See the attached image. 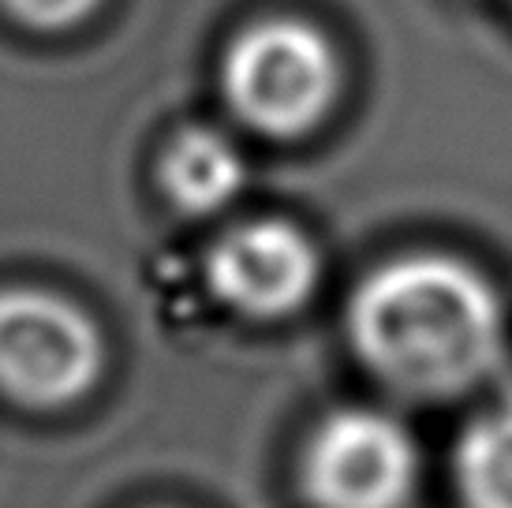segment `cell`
<instances>
[{
  "instance_id": "7",
  "label": "cell",
  "mask_w": 512,
  "mask_h": 508,
  "mask_svg": "<svg viewBox=\"0 0 512 508\" xmlns=\"http://www.w3.org/2000/svg\"><path fill=\"white\" fill-rule=\"evenodd\" d=\"M456 482L468 508H512V400H501L464 430Z\"/></svg>"
},
{
  "instance_id": "2",
  "label": "cell",
  "mask_w": 512,
  "mask_h": 508,
  "mask_svg": "<svg viewBox=\"0 0 512 508\" xmlns=\"http://www.w3.org/2000/svg\"><path fill=\"white\" fill-rule=\"evenodd\" d=\"M225 98L232 113L255 131L296 139L311 131L337 98V57L307 23H258L228 49Z\"/></svg>"
},
{
  "instance_id": "4",
  "label": "cell",
  "mask_w": 512,
  "mask_h": 508,
  "mask_svg": "<svg viewBox=\"0 0 512 508\" xmlns=\"http://www.w3.org/2000/svg\"><path fill=\"white\" fill-rule=\"evenodd\" d=\"M415 475L412 434L370 408L333 411L303 456V490L318 508H404Z\"/></svg>"
},
{
  "instance_id": "8",
  "label": "cell",
  "mask_w": 512,
  "mask_h": 508,
  "mask_svg": "<svg viewBox=\"0 0 512 508\" xmlns=\"http://www.w3.org/2000/svg\"><path fill=\"white\" fill-rule=\"evenodd\" d=\"M0 8L19 23L38 30H64L98 8V0H0Z\"/></svg>"
},
{
  "instance_id": "6",
  "label": "cell",
  "mask_w": 512,
  "mask_h": 508,
  "mask_svg": "<svg viewBox=\"0 0 512 508\" xmlns=\"http://www.w3.org/2000/svg\"><path fill=\"white\" fill-rule=\"evenodd\" d=\"M243 157L236 146L210 127H187L165 150L161 184L169 198L191 217L217 213L243 191Z\"/></svg>"
},
{
  "instance_id": "1",
  "label": "cell",
  "mask_w": 512,
  "mask_h": 508,
  "mask_svg": "<svg viewBox=\"0 0 512 508\" xmlns=\"http://www.w3.org/2000/svg\"><path fill=\"white\" fill-rule=\"evenodd\" d=\"M352 344L404 396H456L501 355V303L464 262L441 254L397 258L359 284L348 311Z\"/></svg>"
},
{
  "instance_id": "5",
  "label": "cell",
  "mask_w": 512,
  "mask_h": 508,
  "mask_svg": "<svg viewBox=\"0 0 512 508\" xmlns=\"http://www.w3.org/2000/svg\"><path fill=\"white\" fill-rule=\"evenodd\" d=\"M322 277V258L296 225L251 221L225 232L206 258L217 299L247 318H285L299 311Z\"/></svg>"
},
{
  "instance_id": "3",
  "label": "cell",
  "mask_w": 512,
  "mask_h": 508,
  "mask_svg": "<svg viewBox=\"0 0 512 508\" xmlns=\"http://www.w3.org/2000/svg\"><path fill=\"white\" fill-rule=\"evenodd\" d=\"M105 363L98 325L49 292H0V393L27 408L72 404Z\"/></svg>"
}]
</instances>
